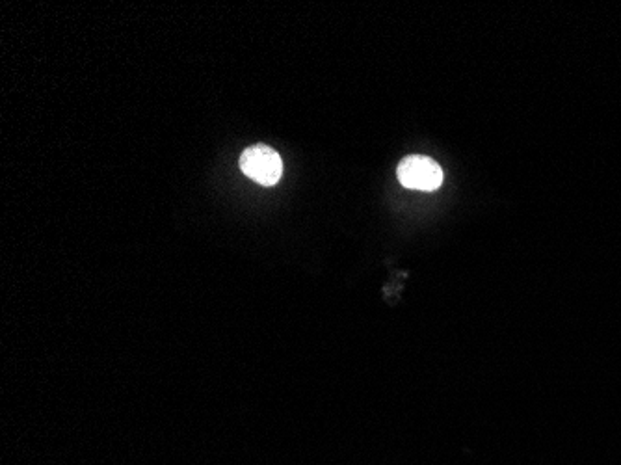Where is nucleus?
Masks as SVG:
<instances>
[{
  "label": "nucleus",
  "instance_id": "f257e3e1",
  "mask_svg": "<svg viewBox=\"0 0 621 465\" xmlns=\"http://www.w3.org/2000/svg\"><path fill=\"white\" fill-rule=\"evenodd\" d=\"M240 170L259 185L272 186L283 175V160L272 147H248L240 157Z\"/></svg>",
  "mask_w": 621,
  "mask_h": 465
},
{
  "label": "nucleus",
  "instance_id": "f03ea898",
  "mask_svg": "<svg viewBox=\"0 0 621 465\" xmlns=\"http://www.w3.org/2000/svg\"><path fill=\"white\" fill-rule=\"evenodd\" d=\"M398 181L406 188L432 192L443 185V170L436 160L411 155L398 164Z\"/></svg>",
  "mask_w": 621,
  "mask_h": 465
}]
</instances>
